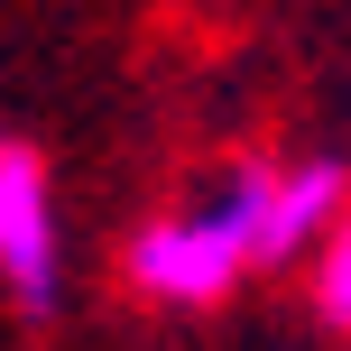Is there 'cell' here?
I'll list each match as a JSON object with an SVG mask.
<instances>
[{"mask_svg":"<svg viewBox=\"0 0 351 351\" xmlns=\"http://www.w3.org/2000/svg\"><path fill=\"white\" fill-rule=\"evenodd\" d=\"M342 204H351V185H342V167H324V158L241 167L222 194L158 213V222L121 250V278L139 287L148 305H222L250 268H278V259H296V250H315Z\"/></svg>","mask_w":351,"mask_h":351,"instance_id":"cell-1","label":"cell"},{"mask_svg":"<svg viewBox=\"0 0 351 351\" xmlns=\"http://www.w3.org/2000/svg\"><path fill=\"white\" fill-rule=\"evenodd\" d=\"M315 315L333 324V333H351V204L324 222V241H315Z\"/></svg>","mask_w":351,"mask_h":351,"instance_id":"cell-3","label":"cell"},{"mask_svg":"<svg viewBox=\"0 0 351 351\" xmlns=\"http://www.w3.org/2000/svg\"><path fill=\"white\" fill-rule=\"evenodd\" d=\"M0 287L28 315L65 296V222H56V176L19 130H0Z\"/></svg>","mask_w":351,"mask_h":351,"instance_id":"cell-2","label":"cell"}]
</instances>
